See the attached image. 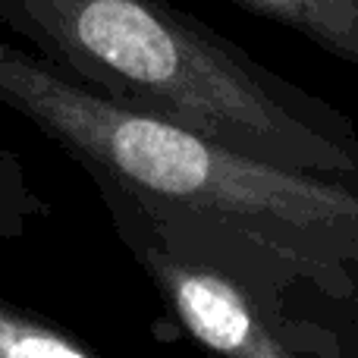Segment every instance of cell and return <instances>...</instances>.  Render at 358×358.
<instances>
[{"mask_svg":"<svg viewBox=\"0 0 358 358\" xmlns=\"http://www.w3.org/2000/svg\"><path fill=\"white\" fill-rule=\"evenodd\" d=\"M0 104L126 195L192 261L358 340V185L292 170L88 92L31 48L0 41Z\"/></svg>","mask_w":358,"mask_h":358,"instance_id":"cell-1","label":"cell"},{"mask_svg":"<svg viewBox=\"0 0 358 358\" xmlns=\"http://www.w3.org/2000/svg\"><path fill=\"white\" fill-rule=\"evenodd\" d=\"M0 25L120 107L358 185V126L170 0H0Z\"/></svg>","mask_w":358,"mask_h":358,"instance_id":"cell-2","label":"cell"},{"mask_svg":"<svg viewBox=\"0 0 358 358\" xmlns=\"http://www.w3.org/2000/svg\"><path fill=\"white\" fill-rule=\"evenodd\" d=\"M98 195L120 242L198 346L242 358H358V340L346 330L299 315L220 267L170 252L126 195L113 189H98Z\"/></svg>","mask_w":358,"mask_h":358,"instance_id":"cell-3","label":"cell"},{"mask_svg":"<svg viewBox=\"0 0 358 358\" xmlns=\"http://www.w3.org/2000/svg\"><path fill=\"white\" fill-rule=\"evenodd\" d=\"M242 13L308 38L327 57L358 66V0H227Z\"/></svg>","mask_w":358,"mask_h":358,"instance_id":"cell-4","label":"cell"},{"mask_svg":"<svg viewBox=\"0 0 358 358\" xmlns=\"http://www.w3.org/2000/svg\"><path fill=\"white\" fill-rule=\"evenodd\" d=\"M98 349L69 327L0 299V358H92Z\"/></svg>","mask_w":358,"mask_h":358,"instance_id":"cell-5","label":"cell"},{"mask_svg":"<svg viewBox=\"0 0 358 358\" xmlns=\"http://www.w3.org/2000/svg\"><path fill=\"white\" fill-rule=\"evenodd\" d=\"M50 214L54 208L35 192L22 161L0 148V239H19L29 233L31 223L48 220Z\"/></svg>","mask_w":358,"mask_h":358,"instance_id":"cell-6","label":"cell"}]
</instances>
